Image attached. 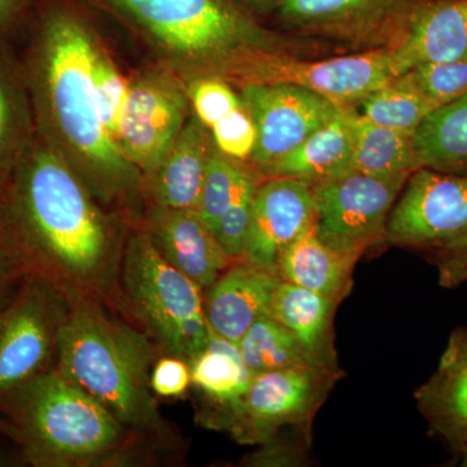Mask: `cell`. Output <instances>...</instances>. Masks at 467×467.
Returning <instances> with one entry per match:
<instances>
[{"mask_svg": "<svg viewBox=\"0 0 467 467\" xmlns=\"http://www.w3.org/2000/svg\"><path fill=\"white\" fill-rule=\"evenodd\" d=\"M189 362L192 383L217 407L239 400L256 376L243 359L238 344L214 333L207 347Z\"/></svg>", "mask_w": 467, "mask_h": 467, "instance_id": "cell-26", "label": "cell"}, {"mask_svg": "<svg viewBox=\"0 0 467 467\" xmlns=\"http://www.w3.org/2000/svg\"><path fill=\"white\" fill-rule=\"evenodd\" d=\"M467 444V432H466V435H465V438H463V445ZM461 450V448H460Z\"/></svg>", "mask_w": 467, "mask_h": 467, "instance_id": "cell-44", "label": "cell"}, {"mask_svg": "<svg viewBox=\"0 0 467 467\" xmlns=\"http://www.w3.org/2000/svg\"><path fill=\"white\" fill-rule=\"evenodd\" d=\"M70 308L66 292L34 275L0 306V402L52 368Z\"/></svg>", "mask_w": 467, "mask_h": 467, "instance_id": "cell-7", "label": "cell"}, {"mask_svg": "<svg viewBox=\"0 0 467 467\" xmlns=\"http://www.w3.org/2000/svg\"><path fill=\"white\" fill-rule=\"evenodd\" d=\"M146 233L159 254L202 291L234 264L196 209L156 205Z\"/></svg>", "mask_w": 467, "mask_h": 467, "instance_id": "cell-17", "label": "cell"}, {"mask_svg": "<svg viewBox=\"0 0 467 467\" xmlns=\"http://www.w3.org/2000/svg\"><path fill=\"white\" fill-rule=\"evenodd\" d=\"M396 77L441 107L467 94V58L420 64Z\"/></svg>", "mask_w": 467, "mask_h": 467, "instance_id": "cell-30", "label": "cell"}, {"mask_svg": "<svg viewBox=\"0 0 467 467\" xmlns=\"http://www.w3.org/2000/svg\"><path fill=\"white\" fill-rule=\"evenodd\" d=\"M119 285V297L168 355L190 361L207 347L204 291L159 254L146 232L126 244Z\"/></svg>", "mask_w": 467, "mask_h": 467, "instance_id": "cell-6", "label": "cell"}, {"mask_svg": "<svg viewBox=\"0 0 467 467\" xmlns=\"http://www.w3.org/2000/svg\"><path fill=\"white\" fill-rule=\"evenodd\" d=\"M438 265L441 284L444 287H454L467 282V235L438 248Z\"/></svg>", "mask_w": 467, "mask_h": 467, "instance_id": "cell-36", "label": "cell"}, {"mask_svg": "<svg viewBox=\"0 0 467 467\" xmlns=\"http://www.w3.org/2000/svg\"><path fill=\"white\" fill-rule=\"evenodd\" d=\"M250 174L235 160L227 158L218 150H212L196 207L212 232Z\"/></svg>", "mask_w": 467, "mask_h": 467, "instance_id": "cell-29", "label": "cell"}, {"mask_svg": "<svg viewBox=\"0 0 467 467\" xmlns=\"http://www.w3.org/2000/svg\"><path fill=\"white\" fill-rule=\"evenodd\" d=\"M211 130L214 146L227 158L251 159L256 144V126L244 106L223 117Z\"/></svg>", "mask_w": 467, "mask_h": 467, "instance_id": "cell-33", "label": "cell"}, {"mask_svg": "<svg viewBox=\"0 0 467 467\" xmlns=\"http://www.w3.org/2000/svg\"><path fill=\"white\" fill-rule=\"evenodd\" d=\"M355 140L347 106L297 149L264 171L267 178L284 177L313 184L352 174Z\"/></svg>", "mask_w": 467, "mask_h": 467, "instance_id": "cell-21", "label": "cell"}, {"mask_svg": "<svg viewBox=\"0 0 467 467\" xmlns=\"http://www.w3.org/2000/svg\"><path fill=\"white\" fill-rule=\"evenodd\" d=\"M281 279L238 261L204 291V312L212 333L238 344L257 319L269 315Z\"/></svg>", "mask_w": 467, "mask_h": 467, "instance_id": "cell-18", "label": "cell"}, {"mask_svg": "<svg viewBox=\"0 0 467 467\" xmlns=\"http://www.w3.org/2000/svg\"><path fill=\"white\" fill-rule=\"evenodd\" d=\"M441 362L467 367V328H461L451 335Z\"/></svg>", "mask_w": 467, "mask_h": 467, "instance_id": "cell-38", "label": "cell"}, {"mask_svg": "<svg viewBox=\"0 0 467 467\" xmlns=\"http://www.w3.org/2000/svg\"><path fill=\"white\" fill-rule=\"evenodd\" d=\"M257 186L259 184L256 183L254 175H248L213 230L221 248L234 263L242 261L245 236L250 225L252 202Z\"/></svg>", "mask_w": 467, "mask_h": 467, "instance_id": "cell-31", "label": "cell"}, {"mask_svg": "<svg viewBox=\"0 0 467 467\" xmlns=\"http://www.w3.org/2000/svg\"><path fill=\"white\" fill-rule=\"evenodd\" d=\"M281 0H239L243 8L269 9L276 8Z\"/></svg>", "mask_w": 467, "mask_h": 467, "instance_id": "cell-40", "label": "cell"}, {"mask_svg": "<svg viewBox=\"0 0 467 467\" xmlns=\"http://www.w3.org/2000/svg\"><path fill=\"white\" fill-rule=\"evenodd\" d=\"M98 54L91 33L67 11L48 18L45 78L52 115L69 146L112 187L130 186L138 173L101 119L95 94Z\"/></svg>", "mask_w": 467, "mask_h": 467, "instance_id": "cell-4", "label": "cell"}, {"mask_svg": "<svg viewBox=\"0 0 467 467\" xmlns=\"http://www.w3.org/2000/svg\"><path fill=\"white\" fill-rule=\"evenodd\" d=\"M21 456L36 467L124 462L140 441L97 399L52 368L2 401Z\"/></svg>", "mask_w": 467, "mask_h": 467, "instance_id": "cell-3", "label": "cell"}, {"mask_svg": "<svg viewBox=\"0 0 467 467\" xmlns=\"http://www.w3.org/2000/svg\"><path fill=\"white\" fill-rule=\"evenodd\" d=\"M190 100L199 121L208 129L213 128L217 121L233 110L244 106L242 98L218 78H202L193 82L190 88Z\"/></svg>", "mask_w": 467, "mask_h": 467, "instance_id": "cell-34", "label": "cell"}, {"mask_svg": "<svg viewBox=\"0 0 467 467\" xmlns=\"http://www.w3.org/2000/svg\"><path fill=\"white\" fill-rule=\"evenodd\" d=\"M420 0H281L279 21L294 32L355 43H384ZM384 46V47H386Z\"/></svg>", "mask_w": 467, "mask_h": 467, "instance_id": "cell-13", "label": "cell"}, {"mask_svg": "<svg viewBox=\"0 0 467 467\" xmlns=\"http://www.w3.org/2000/svg\"><path fill=\"white\" fill-rule=\"evenodd\" d=\"M386 47L398 76L420 64L467 58V0H420Z\"/></svg>", "mask_w": 467, "mask_h": 467, "instance_id": "cell-16", "label": "cell"}, {"mask_svg": "<svg viewBox=\"0 0 467 467\" xmlns=\"http://www.w3.org/2000/svg\"><path fill=\"white\" fill-rule=\"evenodd\" d=\"M20 0H0V21L7 18L16 9Z\"/></svg>", "mask_w": 467, "mask_h": 467, "instance_id": "cell-41", "label": "cell"}, {"mask_svg": "<svg viewBox=\"0 0 467 467\" xmlns=\"http://www.w3.org/2000/svg\"><path fill=\"white\" fill-rule=\"evenodd\" d=\"M355 152L352 173L377 178H409L417 171L410 134L374 124L355 107H347Z\"/></svg>", "mask_w": 467, "mask_h": 467, "instance_id": "cell-24", "label": "cell"}, {"mask_svg": "<svg viewBox=\"0 0 467 467\" xmlns=\"http://www.w3.org/2000/svg\"><path fill=\"white\" fill-rule=\"evenodd\" d=\"M325 376L310 367L256 374L239 400L217 407L213 420L239 442H265L276 430L308 416L319 400Z\"/></svg>", "mask_w": 467, "mask_h": 467, "instance_id": "cell-11", "label": "cell"}, {"mask_svg": "<svg viewBox=\"0 0 467 467\" xmlns=\"http://www.w3.org/2000/svg\"><path fill=\"white\" fill-rule=\"evenodd\" d=\"M353 266L355 261L319 241L312 226L282 254L278 278L340 301L352 284Z\"/></svg>", "mask_w": 467, "mask_h": 467, "instance_id": "cell-22", "label": "cell"}, {"mask_svg": "<svg viewBox=\"0 0 467 467\" xmlns=\"http://www.w3.org/2000/svg\"><path fill=\"white\" fill-rule=\"evenodd\" d=\"M242 358L254 374L310 367L294 334L272 316L257 319L238 343Z\"/></svg>", "mask_w": 467, "mask_h": 467, "instance_id": "cell-27", "label": "cell"}, {"mask_svg": "<svg viewBox=\"0 0 467 467\" xmlns=\"http://www.w3.org/2000/svg\"><path fill=\"white\" fill-rule=\"evenodd\" d=\"M416 398L436 434L460 450L467 432V367L441 362Z\"/></svg>", "mask_w": 467, "mask_h": 467, "instance_id": "cell-25", "label": "cell"}, {"mask_svg": "<svg viewBox=\"0 0 467 467\" xmlns=\"http://www.w3.org/2000/svg\"><path fill=\"white\" fill-rule=\"evenodd\" d=\"M95 94L103 124L117 142L119 122L124 113L130 86L113 67L109 58L98 54L94 67Z\"/></svg>", "mask_w": 467, "mask_h": 467, "instance_id": "cell-32", "label": "cell"}, {"mask_svg": "<svg viewBox=\"0 0 467 467\" xmlns=\"http://www.w3.org/2000/svg\"><path fill=\"white\" fill-rule=\"evenodd\" d=\"M12 119L14 116H12L11 99H9L7 88L0 81V153L8 142L12 130Z\"/></svg>", "mask_w": 467, "mask_h": 467, "instance_id": "cell-39", "label": "cell"}, {"mask_svg": "<svg viewBox=\"0 0 467 467\" xmlns=\"http://www.w3.org/2000/svg\"><path fill=\"white\" fill-rule=\"evenodd\" d=\"M11 208L14 235L7 239L26 275L47 279L72 303L119 300L124 251L63 160L36 153L17 178Z\"/></svg>", "mask_w": 467, "mask_h": 467, "instance_id": "cell-1", "label": "cell"}, {"mask_svg": "<svg viewBox=\"0 0 467 467\" xmlns=\"http://www.w3.org/2000/svg\"><path fill=\"white\" fill-rule=\"evenodd\" d=\"M0 434L8 436V438L14 439L16 441L17 432L15 426L12 425L11 420L0 418Z\"/></svg>", "mask_w": 467, "mask_h": 467, "instance_id": "cell-42", "label": "cell"}, {"mask_svg": "<svg viewBox=\"0 0 467 467\" xmlns=\"http://www.w3.org/2000/svg\"><path fill=\"white\" fill-rule=\"evenodd\" d=\"M466 235L467 175L417 169L393 205L386 241L438 250Z\"/></svg>", "mask_w": 467, "mask_h": 467, "instance_id": "cell-12", "label": "cell"}, {"mask_svg": "<svg viewBox=\"0 0 467 467\" xmlns=\"http://www.w3.org/2000/svg\"><path fill=\"white\" fill-rule=\"evenodd\" d=\"M411 140L418 169L467 175V94L432 109Z\"/></svg>", "mask_w": 467, "mask_h": 467, "instance_id": "cell-23", "label": "cell"}, {"mask_svg": "<svg viewBox=\"0 0 467 467\" xmlns=\"http://www.w3.org/2000/svg\"><path fill=\"white\" fill-rule=\"evenodd\" d=\"M460 451H462L463 454V465L467 466V444L462 445Z\"/></svg>", "mask_w": 467, "mask_h": 467, "instance_id": "cell-43", "label": "cell"}, {"mask_svg": "<svg viewBox=\"0 0 467 467\" xmlns=\"http://www.w3.org/2000/svg\"><path fill=\"white\" fill-rule=\"evenodd\" d=\"M100 301L72 303L57 340L55 368L97 399L140 441L171 435L150 389L152 340L110 317Z\"/></svg>", "mask_w": 467, "mask_h": 467, "instance_id": "cell-2", "label": "cell"}, {"mask_svg": "<svg viewBox=\"0 0 467 467\" xmlns=\"http://www.w3.org/2000/svg\"><path fill=\"white\" fill-rule=\"evenodd\" d=\"M98 2L143 27L169 50L208 66H234L254 52L275 48V36L236 0Z\"/></svg>", "mask_w": 467, "mask_h": 467, "instance_id": "cell-5", "label": "cell"}, {"mask_svg": "<svg viewBox=\"0 0 467 467\" xmlns=\"http://www.w3.org/2000/svg\"><path fill=\"white\" fill-rule=\"evenodd\" d=\"M212 150L205 126L198 117L184 124L167 158L152 171L150 193L155 204L196 209Z\"/></svg>", "mask_w": 467, "mask_h": 467, "instance_id": "cell-20", "label": "cell"}, {"mask_svg": "<svg viewBox=\"0 0 467 467\" xmlns=\"http://www.w3.org/2000/svg\"><path fill=\"white\" fill-rule=\"evenodd\" d=\"M339 301L279 281L269 315L294 334L309 364L322 373L335 368L333 316Z\"/></svg>", "mask_w": 467, "mask_h": 467, "instance_id": "cell-19", "label": "cell"}, {"mask_svg": "<svg viewBox=\"0 0 467 467\" xmlns=\"http://www.w3.org/2000/svg\"><path fill=\"white\" fill-rule=\"evenodd\" d=\"M315 223V201L308 183L270 177L254 192L242 261L278 276L285 251Z\"/></svg>", "mask_w": 467, "mask_h": 467, "instance_id": "cell-15", "label": "cell"}, {"mask_svg": "<svg viewBox=\"0 0 467 467\" xmlns=\"http://www.w3.org/2000/svg\"><path fill=\"white\" fill-rule=\"evenodd\" d=\"M186 113V95L173 82L142 79L130 86L117 144L135 168L152 173L173 147Z\"/></svg>", "mask_w": 467, "mask_h": 467, "instance_id": "cell-14", "label": "cell"}, {"mask_svg": "<svg viewBox=\"0 0 467 467\" xmlns=\"http://www.w3.org/2000/svg\"><path fill=\"white\" fill-rule=\"evenodd\" d=\"M241 98L256 126L251 160L263 174L344 107L308 88L281 82H248Z\"/></svg>", "mask_w": 467, "mask_h": 467, "instance_id": "cell-10", "label": "cell"}, {"mask_svg": "<svg viewBox=\"0 0 467 467\" xmlns=\"http://www.w3.org/2000/svg\"><path fill=\"white\" fill-rule=\"evenodd\" d=\"M150 382L160 398H181L192 384L190 362L178 356L160 358L153 364Z\"/></svg>", "mask_w": 467, "mask_h": 467, "instance_id": "cell-35", "label": "cell"}, {"mask_svg": "<svg viewBox=\"0 0 467 467\" xmlns=\"http://www.w3.org/2000/svg\"><path fill=\"white\" fill-rule=\"evenodd\" d=\"M234 67L251 77L250 82L301 86L347 107L358 106L368 94L398 76L387 47L325 60H301L273 51H259L243 57Z\"/></svg>", "mask_w": 467, "mask_h": 467, "instance_id": "cell-9", "label": "cell"}, {"mask_svg": "<svg viewBox=\"0 0 467 467\" xmlns=\"http://www.w3.org/2000/svg\"><path fill=\"white\" fill-rule=\"evenodd\" d=\"M26 275V267L7 238L0 236V306L14 285Z\"/></svg>", "mask_w": 467, "mask_h": 467, "instance_id": "cell-37", "label": "cell"}, {"mask_svg": "<svg viewBox=\"0 0 467 467\" xmlns=\"http://www.w3.org/2000/svg\"><path fill=\"white\" fill-rule=\"evenodd\" d=\"M408 180L352 173L313 184L316 235L356 263L368 248L386 241L389 214Z\"/></svg>", "mask_w": 467, "mask_h": 467, "instance_id": "cell-8", "label": "cell"}, {"mask_svg": "<svg viewBox=\"0 0 467 467\" xmlns=\"http://www.w3.org/2000/svg\"><path fill=\"white\" fill-rule=\"evenodd\" d=\"M361 115L374 124L413 135L425 117L436 107L398 77L368 94L361 103Z\"/></svg>", "mask_w": 467, "mask_h": 467, "instance_id": "cell-28", "label": "cell"}]
</instances>
